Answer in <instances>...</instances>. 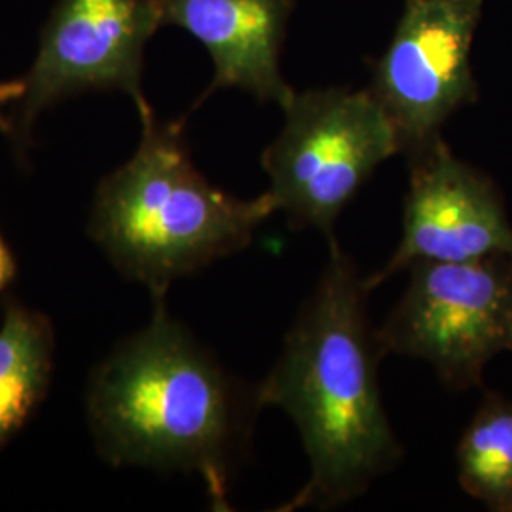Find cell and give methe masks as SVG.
I'll return each instance as SVG.
<instances>
[{
  "label": "cell",
  "mask_w": 512,
  "mask_h": 512,
  "mask_svg": "<svg viewBox=\"0 0 512 512\" xmlns=\"http://www.w3.org/2000/svg\"><path fill=\"white\" fill-rule=\"evenodd\" d=\"M408 167L403 236L384 268L366 277L372 291L420 262L512 256V226L495 184L442 137L408 156Z\"/></svg>",
  "instance_id": "cell-8"
},
{
  "label": "cell",
  "mask_w": 512,
  "mask_h": 512,
  "mask_svg": "<svg viewBox=\"0 0 512 512\" xmlns=\"http://www.w3.org/2000/svg\"><path fill=\"white\" fill-rule=\"evenodd\" d=\"M461 488L494 511L512 512V401L486 395L458 444Z\"/></svg>",
  "instance_id": "cell-11"
},
{
  "label": "cell",
  "mask_w": 512,
  "mask_h": 512,
  "mask_svg": "<svg viewBox=\"0 0 512 512\" xmlns=\"http://www.w3.org/2000/svg\"><path fill=\"white\" fill-rule=\"evenodd\" d=\"M482 0H404L403 14L368 88L384 107L404 156L437 141L448 118L476 101L471 50Z\"/></svg>",
  "instance_id": "cell-7"
},
{
  "label": "cell",
  "mask_w": 512,
  "mask_h": 512,
  "mask_svg": "<svg viewBox=\"0 0 512 512\" xmlns=\"http://www.w3.org/2000/svg\"><path fill=\"white\" fill-rule=\"evenodd\" d=\"M262 408L245 385L154 300L147 325L95 366L86 416L99 458L112 467L198 475L215 511Z\"/></svg>",
  "instance_id": "cell-2"
},
{
  "label": "cell",
  "mask_w": 512,
  "mask_h": 512,
  "mask_svg": "<svg viewBox=\"0 0 512 512\" xmlns=\"http://www.w3.org/2000/svg\"><path fill=\"white\" fill-rule=\"evenodd\" d=\"M16 272H18L16 258L12 255L6 239L0 234V294L12 285V281L16 279Z\"/></svg>",
  "instance_id": "cell-13"
},
{
  "label": "cell",
  "mask_w": 512,
  "mask_h": 512,
  "mask_svg": "<svg viewBox=\"0 0 512 512\" xmlns=\"http://www.w3.org/2000/svg\"><path fill=\"white\" fill-rule=\"evenodd\" d=\"M126 164L95 190L88 234L110 264L165 300L177 279L247 249L275 209L268 192L241 200L209 183L192 162L183 122L148 109Z\"/></svg>",
  "instance_id": "cell-3"
},
{
  "label": "cell",
  "mask_w": 512,
  "mask_h": 512,
  "mask_svg": "<svg viewBox=\"0 0 512 512\" xmlns=\"http://www.w3.org/2000/svg\"><path fill=\"white\" fill-rule=\"evenodd\" d=\"M164 27L160 0H57L19 99L14 137L23 141L42 110L88 90L126 93L148 109L143 61Z\"/></svg>",
  "instance_id": "cell-6"
},
{
  "label": "cell",
  "mask_w": 512,
  "mask_h": 512,
  "mask_svg": "<svg viewBox=\"0 0 512 512\" xmlns=\"http://www.w3.org/2000/svg\"><path fill=\"white\" fill-rule=\"evenodd\" d=\"M164 25L181 27L196 38L213 61L207 97L226 88L253 95L281 109L293 86L281 73V52L294 0H160Z\"/></svg>",
  "instance_id": "cell-9"
},
{
  "label": "cell",
  "mask_w": 512,
  "mask_h": 512,
  "mask_svg": "<svg viewBox=\"0 0 512 512\" xmlns=\"http://www.w3.org/2000/svg\"><path fill=\"white\" fill-rule=\"evenodd\" d=\"M25 92L23 80H0V131L14 135V120L8 114L10 107H16Z\"/></svg>",
  "instance_id": "cell-12"
},
{
  "label": "cell",
  "mask_w": 512,
  "mask_h": 512,
  "mask_svg": "<svg viewBox=\"0 0 512 512\" xmlns=\"http://www.w3.org/2000/svg\"><path fill=\"white\" fill-rule=\"evenodd\" d=\"M281 110L285 124L260 158L268 194L293 230L332 243L344 209L380 165L403 154L401 141L370 90L294 92Z\"/></svg>",
  "instance_id": "cell-4"
},
{
  "label": "cell",
  "mask_w": 512,
  "mask_h": 512,
  "mask_svg": "<svg viewBox=\"0 0 512 512\" xmlns=\"http://www.w3.org/2000/svg\"><path fill=\"white\" fill-rule=\"evenodd\" d=\"M54 355L50 319L8 300L0 325V450L44 401L52 382Z\"/></svg>",
  "instance_id": "cell-10"
},
{
  "label": "cell",
  "mask_w": 512,
  "mask_h": 512,
  "mask_svg": "<svg viewBox=\"0 0 512 512\" xmlns=\"http://www.w3.org/2000/svg\"><path fill=\"white\" fill-rule=\"evenodd\" d=\"M370 293L338 239L329 243V262L256 387L260 408L291 418L310 463L308 482L277 511L344 505L403 459L382 399L385 353L368 317Z\"/></svg>",
  "instance_id": "cell-1"
},
{
  "label": "cell",
  "mask_w": 512,
  "mask_h": 512,
  "mask_svg": "<svg viewBox=\"0 0 512 512\" xmlns=\"http://www.w3.org/2000/svg\"><path fill=\"white\" fill-rule=\"evenodd\" d=\"M410 272L401 300L376 329L385 355L429 363L454 391L482 384L490 359L511 349L512 256L420 262Z\"/></svg>",
  "instance_id": "cell-5"
},
{
  "label": "cell",
  "mask_w": 512,
  "mask_h": 512,
  "mask_svg": "<svg viewBox=\"0 0 512 512\" xmlns=\"http://www.w3.org/2000/svg\"><path fill=\"white\" fill-rule=\"evenodd\" d=\"M511 349H512V327H511Z\"/></svg>",
  "instance_id": "cell-14"
}]
</instances>
